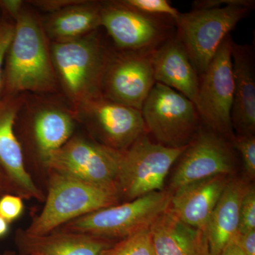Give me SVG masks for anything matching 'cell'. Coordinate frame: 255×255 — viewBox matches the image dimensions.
<instances>
[{"label":"cell","instance_id":"2e32d148","mask_svg":"<svg viewBox=\"0 0 255 255\" xmlns=\"http://www.w3.org/2000/svg\"><path fill=\"white\" fill-rule=\"evenodd\" d=\"M156 83L170 87L197 106L199 76L175 35L151 53Z\"/></svg>","mask_w":255,"mask_h":255},{"label":"cell","instance_id":"e575fe53","mask_svg":"<svg viewBox=\"0 0 255 255\" xmlns=\"http://www.w3.org/2000/svg\"><path fill=\"white\" fill-rule=\"evenodd\" d=\"M0 255H17L16 253L13 251H4L0 253Z\"/></svg>","mask_w":255,"mask_h":255},{"label":"cell","instance_id":"4316f807","mask_svg":"<svg viewBox=\"0 0 255 255\" xmlns=\"http://www.w3.org/2000/svg\"><path fill=\"white\" fill-rule=\"evenodd\" d=\"M14 34V23L0 20V100L4 93V66L6 55Z\"/></svg>","mask_w":255,"mask_h":255},{"label":"cell","instance_id":"44dd1931","mask_svg":"<svg viewBox=\"0 0 255 255\" xmlns=\"http://www.w3.org/2000/svg\"><path fill=\"white\" fill-rule=\"evenodd\" d=\"M52 42L76 39L102 26L101 3L81 1L53 13L43 24Z\"/></svg>","mask_w":255,"mask_h":255},{"label":"cell","instance_id":"52a82bcc","mask_svg":"<svg viewBox=\"0 0 255 255\" xmlns=\"http://www.w3.org/2000/svg\"><path fill=\"white\" fill-rule=\"evenodd\" d=\"M141 112L147 133L161 145L174 148L189 145L202 124L191 100L160 83L152 87Z\"/></svg>","mask_w":255,"mask_h":255},{"label":"cell","instance_id":"4dcf8cb0","mask_svg":"<svg viewBox=\"0 0 255 255\" xmlns=\"http://www.w3.org/2000/svg\"><path fill=\"white\" fill-rule=\"evenodd\" d=\"M24 9V3L21 0H0V10L14 18V21Z\"/></svg>","mask_w":255,"mask_h":255},{"label":"cell","instance_id":"7c38bea8","mask_svg":"<svg viewBox=\"0 0 255 255\" xmlns=\"http://www.w3.org/2000/svg\"><path fill=\"white\" fill-rule=\"evenodd\" d=\"M204 127L178 159L179 164L171 179L174 191L197 181L234 172L236 158L229 140Z\"/></svg>","mask_w":255,"mask_h":255},{"label":"cell","instance_id":"d4e9b609","mask_svg":"<svg viewBox=\"0 0 255 255\" xmlns=\"http://www.w3.org/2000/svg\"><path fill=\"white\" fill-rule=\"evenodd\" d=\"M123 1L134 9L154 16H167L174 20L180 13L167 0H124Z\"/></svg>","mask_w":255,"mask_h":255},{"label":"cell","instance_id":"9c48e42d","mask_svg":"<svg viewBox=\"0 0 255 255\" xmlns=\"http://www.w3.org/2000/svg\"><path fill=\"white\" fill-rule=\"evenodd\" d=\"M101 21L124 51L150 53L175 35L173 18L145 14L123 1L101 3Z\"/></svg>","mask_w":255,"mask_h":255},{"label":"cell","instance_id":"f1b7e54d","mask_svg":"<svg viewBox=\"0 0 255 255\" xmlns=\"http://www.w3.org/2000/svg\"><path fill=\"white\" fill-rule=\"evenodd\" d=\"M81 1L80 0H41V1H31L30 2L43 11H48L53 14L64 8L78 4Z\"/></svg>","mask_w":255,"mask_h":255},{"label":"cell","instance_id":"ba28073f","mask_svg":"<svg viewBox=\"0 0 255 255\" xmlns=\"http://www.w3.org/2000/svg\"><path fill=\"white\" fill-rule=\"evenodd\" d=\"M122 158V151L75 137L53 152L43 165L48 170L77 178L119 197L117 178Z\"/></svg>","mask_w":255,"mask_h":255},{"label":"cell","instance_id":"7402d4cb","mask_svg":"<svg viewBox=\"0 0 255 255\" xmlns=\"http://www.w3.org/2000/svg\"><path fill=\"white\" fill-rule=\"evenodd\" d=\"M75 114L54 105L38 109L33 118V135L42 163L71 138L75 127Z\"/></svg>","mask_w":255,"mask_h":255},{"label":"cell","instance_id":"603a6c76","mask_svg":"<svg viewBox=\"0 0 255 255\" xmlns=\"http://www.w3.org/2000/svg\"><path fill=\"white\" fill-rule=\"evenodd\" d=\"M102 255H155L150 228L120 240Z\"/></svg>","mask_w":255,"mask_h":255},{"label":"cell","instance_id":"484cf974","mask_svg":"<svg viewBox=\"0 0 255 255\" xmlns=\"http://www.w3.org/2000/svg\"><path fill=\"white\" fill-rule=\"evenodd\" d=\"M255 230V189L253 184L249 185L242 200L240 209L238 234H243Z\"/></svg>","mask_w":255,"mask_h":255},{"label":"cell","instance_id":"3957f363","mask_svg":"<svg viewBox=\"0 0 255 255\" xmlns=\"http://www.w3.org/2000/svg\"><path fill=\"white\" fill-rule=\"evenodd\" d=\"M255 1L233 0L223 6L193 9L174 20L175 36L180 41L199 78L226 37L254 8Z\"/></svg>","mask_w":255,"mask_h":255},{"label":"cell","instance_id":"83f0119b","mask_svg":"<svg viewBox=\"0 0 255 255\" xmlns=\"http://www.w3.org/2000/svg\"><path fill=\"white\" fill-rule=\"evenodd\" d=\"M24 210L23 199L13 194H4L0 198V216L9 223L22 215Z\"/></svg>","mask_w":255,"mask_h":255},{"label":"cell","instance_id":"9a60e30c","mask_svg":"<svg viewBox=\"0 0 255 255\" xmlns=\"http://www.w3.org/2000/svg\"><path fill=\"white\" fill-rule=\"evenodd\" d=\"M234 92L231 110L233 128L236 135H255V72L254 48L232 42Z\"/></svg>","mask_w":255,"mask_h":255},{"label":"cell","instance_id":"cb8c5ba5","mask_svg":"<svg viewBox=\"0 0 255 255\" xmlns=\"http://www.w3.org/2000/svg\"><path fill=\"white\" fill-rule=\"evenodd\" d=\"M232 145L241 154L247 177L253 180L255 177V135H236Z\"/></svg>","mask_w":255,"mask_h":255},{"label":"cell","instance_id":"836d02e7","mask_svg":"<svg viewBox=\"0 0 255 255\" xmlns=\"http://www.w3.org/2000/svg\"><path fill=\"white\" fill-rule=\"evenodd\" d=\"M9 222L0 216V238L4 237L9 233Z\"/></svg>","mask_w":255,"mask_h":255},{"label":"cell","instance_id":"e0dca14e","mask_svg":"<svg viewBox=\"0 0 255 255\" xmlns=\"http://www.w3.org/2000/svg\"><path fill=\"white\" fill-rule=\"evenodd\" d=\"M230 178L217 175L172 191L169 209L184 223L206 233L210 217Z\"/></svg>","mask_w":255,"mask_h":255},{"label":"cell","instance_id":"5b68a950","mask_svg":"<svg viewBox=\"0 0 255 255\" xmlns=\"http://www.w3.org/2000/svg\"><path fill=\"white\" fill-rule=\"evenodd\" d=\"M173 192L159 191L109 206L65 223L55 231L83 233L104 239H124L150 227L170 206Z\"/></svg>","mask_w":255,"mask_h":255},{"label":"cell","instance_id":"6da1fadb","mask_svg":"<svg viewBox=\"0 0 255 255\" xmlns=\"http://www.w3.org/2000/svg\"><path fill=\"white\" fill-rule=\"evenodd\" d=\"M57 88L43 24L33 11L23 9L14 21V37L5 60L3 95L52 93Z\"/></svg>","mask_w":255,"mask_h":255},{"label":"cell","instance_id":"1f68e13d","mask_svg":"<svg viewBox=\"0 0 255 255\" xmlns=\"http://www.w3.org/2000/svg\"><path fill=\"white\" fill-rule=\"evenodd\" d=\"M6 194H15L14 187L9 178L3 172L2 169L0 168V198Z\"/></svg>","mask_w":255,"mask_h":255},{"label":"cell","instance_id":"d6a6232c","mask_svg":"<svg viewBox=\"0 0 255 255\" xmlns=\"http://www.w3.org/2000/svg\"><path fill=\"white\" fill-rule=\"evenodd\" d=\"M220 255H246L243 253V252L240 249L239 247L234 243L231 242L230 244H228L226 248L223 249L221 252Z\"/></svg>","mask_w":255,"mask_h":255},{"label":"cell","instance_id":"277c9868","mask_svg":"<svg viewBox=\"0 0 255 255\" xmlns=\"http://www.w3.org/2000/svg\"><path fill=\"white\" fill-rule=\"evenodd\" d=\"M49 174L43 209L23 231L29 236L48 234L74 219L118 204L119 196L102 188L55 171Z\"/></svg>","mask_w":255,"mask_h":255},{"label":"cell","instance_id":"f546056e","mask_svg":"<svg viewBox=\"0 0 255 255\" xmlns=\"http://www.w3.org/2000/svg\"><path fill=\"white\" fill-rule=\"evenodd\" d=\"M246 255H255V230L237 234L233 241Z\"/></svg>","mask_w":255,"mask_h":255},{"label":"cell","instance_id":"5bb4252c","mask_svg":"<svg viewBox=\"0 0 255 255\" xmlns=\"http://www.w3.org/2000/svg\"><path fill=\"white\" fill-rule=\"evenodd\" d=\"M23 104L21 95H3L0 100V168L9 178L16 195L44 201L46 196L26 170L22 147L15 132V123Z\"/></svg>","mask_w":255,"mask_h":255},{"label":"cell","instance_id":"7a4b0ae2","mask_svg":"<svg viewBox=\"0 0 255 255\" xmlns=\"http://www.w3.org/2000/svg\"><path fill=\"white\" fill-rule=\"evenodd\" d=\"M50 51L57 80L75 108L102 95L111 50L97 30L72 41L51 42Z\"/></svg>","mask_w":255,"mask_h":255},{"label":"cell","instance_id":"30bf717a","mask_svg":"<svg viewBox=\"0 0 255 255\" xmlns=\"http://www.w3.org/2000/svg\"><path fill=\"white\" fill-rule=\"evenodd\" d=\"M231 34L226 37L205 73L199 78L197 109L203 125L232 142L233 82Z\"/></svg>","mask_w":255,"mask_h":255},{"label":"cell","instance_id":"d6986e66","mask_svg":"<svg viewBox=\"0 0 255 255\" xmlns=\"http://www.w3.org/2000/svg\"><path fill=\"white\" fill-rule=\"evenodd\" d=\"M16 243L25 255H102L115 243L83 233L54 231L34 236L18 230Z\"/></svg>","mask_w":255,"mask_h":255},{"label":"cell","instance_id":"8fae6325","mask_svg":"<svg viewBox=\"0 0 255 255\" xmlns=\"http://www.w3.org/2000/svg\"><path fill=\"white\" fill-rule=\"evenodd\" d=\"M151 53L111 50L102 82L107 100L141 111L156 83Z\"/></svg>","mask_w":255,"mask_h":255},{"label":"cell","instance_id":"8992f818","mask_svg":"<svg viewBox=\"0 0 255 255\" xmlns=\"http://www.w3.org/2000/svg\"><path fill=\"white\" fill-rule=\"evenodd\" d=\"M187 147H167L152 141L147 132L142 134L122 151L117 178L119 197L132 201L162 191L169 170Z\"/></svg>","mask_w":255,"mask_h":255},{"label":"cell","instance_id":"ac0fdd59","mask_svg":"<svg viewBox=\"0 0 255 255\" xmlns=\"http://www.w3.org/2000/svg\"><path fill=\"white\" fill-rule=\"evenodd\" d=\"M150 231L155 255H209L206 233L184 223L169 207Z\"/></svg>","mask_w":255,"mask_h":255},{"label":"cell","instance_id":"ffe728a7","mask_svg":"<svg viewBox=\"0 0 255 255\" xmlns=\"http://www.w3.org/2000/svg\"><path fill=\"white\" fill-rule=\"evenodd\" d=\"M248 187L244 179H233L223 190L206 228L209 255H220L237 236L241 202Z\"/></svg>","mask_w":255,"mask_h":255},{"label":"cell","instance_id":"4fadbf2b","mask_svg":"<svg viewBox=\"0 0 255 255\" xmlns=\"http://www.w3.org/2000/svg\"><path fill=\"white\" fill-rule=\"evenodd\" d=\"M75 118L86 122L100 143L119 151L127 150L147 132L141 111L107 100L103 96L84 102L74 110Z\"/></svg>","mask_w":255,"mask_h":255}]
</instances>
